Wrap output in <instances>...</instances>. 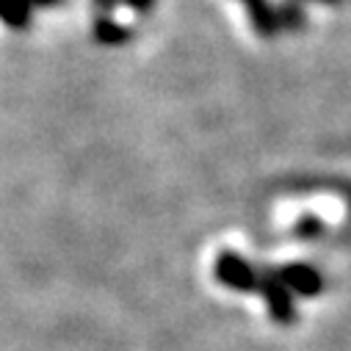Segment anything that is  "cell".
<instances>
[{"label": "cell", "mask_w": 351, "mask_h": 351, "mask_svg": "<svg viewBox=\"0 0 351 351\" xmlns=\"http://www.w3.org/2000/svg\"><path fill=\"white\" fill-rule=\"evenodd\" d=\"M296 230H299L302 238H318V235H324V224L318 219H302Z\"/></svg>", "instance_id": "cell-7"}, {"label": "cell", "mask_w": 351, "mask_h": 351, "mask_svg": "<svg viewBox=\"0 0 351 351\" xmlns=\"http://www.w3.org/2000/svg\"><path fill=\"white\" fill-rule=\"evenodd\" d=\"M95 34H97V39H100V42H106V45H119V42H125V39L130 36V31H128V28L117 25V23H114V20H108V17H103V20L95 25Z\"/></svg>", "instance_id": "cell-6"}, {"label": "cell", "mask_w": 351, "mask_h": 351, "mask_svg": "<svg viewBox=\"0 0 351 351\" xmlns=\"http://www.w3.org/2000/svg\"><path fill=\"white\" fill-rule=\"evenodd\" d=\"M277 20H280V31L282 28L285 31H296V28L304 25V12H302V6L296 3V0H288L285 6L277 9Z\"/></svg>", "instance_id": "cell-5"}, {"label": "cell", "mask_w": 351, "mask_h": 351, "mask_svg": "<svg viewBox=\"0 0 351 351\" xmlns=\"http://www.w3.org/2000/svg\"><path fill=\"white\" fill-rule=\"evenodd\" d=\"M125 3H128V6H133L136 12H149L155 0H125Z\"/></svg>", "instance_id": "cell-8"}, {"label": "cell", "mask_w": 351, "mask_h": 351, "mask_svg": "<svg viewBox=\"0 0 351 351\" xmlns=\"http://www.w3.org/2000/svg\"><path fill=\"white\" fill-rule=\"evenodd\" d=\"M97 6H100V12H111L117 6V0H97Z\"/></svg>", "instance_id": "cell-10"}, {"label": "cell", "mask_w": 351, "mask_h": 351, "mask_svg": "<svg viewBox=\"0 0 351 351\" xmlns=\"http://www.w3.org/2000/svg\"><path fill=\"white\" fill-rule=\"evenodd\" d=\"M216 280L232 291H243V293H252L260 288V271L246 263L241 254H232V252H221L219 260H216Z\"/></svg>", "instance_id": "cell-1"}, {"label": "cell", "mask_w": 351, "mask_h": 351, "mask_svg": "<svg viewBox=\"0 0 351 351\" xmlns=\"http://www.w3.org/2000/svg\"><path fill=\"white\" fill-rule=\"evenodd\" d=\"M263 296H266V304H269V313L277 324L282 326H291L296 321V307H293V299H291V291L274 277V269H266L260 271V288H257Z\"/></svg>", "instance_id": "cell-2"}, {"label": "cell", "mask_w": 351, "mask_h": 351, "mask_svg": "<svg viewBox=\"0 0 351 351\" xmlns=\"http://www.w3.org/2000/svg\"><path fill=\"white\" fill-rule=\"evenodd\" d=\"M31 0H0V20L12 28H25L31 20Z\"/></svg>", "instance_id": "cell-4"}, {"label": "cell", "mask_w": 351, "mask_h": 351, "mask_svg": "<svg viewBox=\"0 0 351 351\" xmlns=\"http://www.w3.org/2000/svg\"><path fill=\"white\" fill-rule=\"evenodd\" d=\"M243 3H246V9H249V14H252V12H257L260 6H266V0H243Z\"/></svg>", "instance_id": "cell-9"}, {"label": "cell", "mask_w": 351, "mask_h": 351, "mask_svg": "<svg viewBox=\"0 0 351 351\" xmlns=\"http://www.w3.org/2000/svg\"><path fill=\"white\" fill-rule=\"evenodd\" d=\"M326 3H335V0H326Z\"/></svg>", "instance_id": "cell-12"}, {"label": "cell", "mask_w": 351, "mask_h": 351, "mask_svg": "<svg viewBox=\"0 0 351 351\" xmlns=\"http://www.w3.org/2000/svg\"><path fill=\"white\" fill-rule=\"evenodd\" d=\"M53 3H61V0H31V6H53Z\"/></svg>", "instance_id": "cell-11"}, {"label": "cell", "mask_w": 351, "mask_h": 351, "mask_svg": "<svg viewBox=\"0 0 351 351\" xmlns=\"http://www.w3.org/2000/svg\"><path fill=\"white\" fill-rule=\"evenodd\" d=\"M274 277L291 291V293H302V296H315L324 291V277L304 263H291V266L274 269Z\"/></svg>", "instance_id": "cell-3"}]
</instances>
